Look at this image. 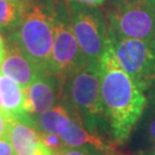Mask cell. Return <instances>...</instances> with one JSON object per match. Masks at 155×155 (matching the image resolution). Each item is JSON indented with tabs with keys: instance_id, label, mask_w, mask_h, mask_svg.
Here are the masks:
<instances>
[{
	"instance_id": "1",
	"label": "cell",
	"mask_w": 155,
	"mask_h": 155,
	"mask_svg": "<svg viewBox=\"0 0 155 155\" xmlns=\"http://www.w3.org/2000/svg\"><path fill=\"white\" fill-rule=\"evenodd\" d=\"M99 71L109 132L116 144H123L143 116L147 98L120 64L109 41L99 60Z\"/></svg>"
},
{
	"instance_id": "2",
	"label": "cell",
	"mask_w": 155,
	"mask_h": 155,
	"mask_svg": "<svg viewBox=\"0 0 155 155\" xmlns=\"http://www.w3.org/2000/svg\"><path fill=\"white\" fill-rule=\"evenodd\" d=\"M54 8L55 0H28L8 39L39 72L48 70L54 41Z\"/></svg>"
},
{
	"instance_id": "3",
	"label": "cell",
	"mask_w": 155,
	"mask_h": 155,
	"mask_svg": "<svg viewBox=\"0 0 155 155\" xmlns=\"http://www.w3.org/2000/svg\"><path fill=\"white\" fill-rule=\"evenodd\" d=\"M61 101L91 133L109 130L106 120L101 90L99 62H91L67 78L61 85Z\"/></svg>"
},
{
	"instance_id": "4",
	"label": "cell",
	"mask_w": 155,
	"mask_h": 155,
	"mask_svg": "<svg viewBox=\"0 0 155 155\" xmlns=\"http://www.w3.org/2000/svg\"><path fill=\"white\" fill-rule=\"evenodd\" d=\"M83 52L74 33L66 0H55L54 41L47 72L62 83L86 66Z\"/></svg>"
},
{
	"instance_id": "5",
	"label": "cell",
	"mask_w": 155,
	"mask_h": 155,
	"mask_svg": "<svg viewBox=\"0 0 155 155\" xmlns=\"http://www.w3.org/2000/svg\"><path fill=\"white\" fill-rule=\"evenodd\" d=\"M105 20L109 38H155V12L146 0H109Z\"/></svg>"
},
{
	"instance_id": "6",
	"label": "cell",
	"mask_w": 155,
	"mask_h": 155,
	"mask_svg": "<svg viewBox=\"0 0 155 155\" xmlns=\"http://www.w3.org/2000/svg\"><path fill=\"white\" fill-rule=\"evenodd\" d=\"M109 43L136 85L144 93L155 94V38H109Z\"/></svg>"
},
{
	"instance_id": "7",
	"label": "cell",
	"mask_w": 155,
	"mask_h": 155,
	"mask_svg": "<svg viewBox=\"0 0 155 155\" xmlns=\"http://www.w3.org/2000/svg\"><path fill=\"white\" fill-rule=\"evenodd\" d=\"M72 30L86 61L99 62L108 45L105 16L99 7L89 6L76 0H66Z\"/></svg>"
},
{
	"instance_id": "8",
	"label": "cell",
	"mask_w": 155,
	"mask_h": 155,
	"mask_svg": "<svg viewBox=\"0 0 155 155\" xmlns=\"http://www.w3.org/2000/svg\"><path fill=\"white\" fill-rule=\"evenodd\" d=\"M61 84L48 72H41L29 86L24 87V109L33 117L52 109L58 100Z\"/></svg>"
},
{
	"instance_id": "9",
	"label": "cell",
	"mask_w": 155,
	"mask_h": 155,
	"mask_svg": "<svg viewBox=\"0 0 155 155\" xmlns=\"http://www.w3.org/2000/svg\"><path fill=\"white\" fill-rule=\"evenodd\" d=\"M24 89L14 79L0 71V106L2 111L13 118L37 127L35 117L24 109Z\"/></svg>"
},
{
	"instance_id": "10",
	"label": "cell",
	"mask_w": 155,
	"mask_h": 155,
	"mask_svg": "<svg viewBox=\"0 0 155 155\" xmlns=\"http://www.w3.org/2000/svg\"><path fill=\"white\" fill-rule=\"evenodd\" d=\"M0 71L14 79L23 89L29 86L35 81V78L41 74L9 40L7 43V53L5 60L1 63Z\"/></svg>"
},
{
	"instance_id": "11",
	"label": "cell",
	"mask_w": 155,
	"mask_h": 155,
	"mask_svg": "<svg viewBox=\"0 0 155 155\" xmlns=\"http://www.w3.org/2000/svg\"><path fill=\"white\" fill-rule=\"evenodd\" d=\"M8 139L16 155H39L41 140L37 127L11 117Z\"/></svg>"
},
{
	"instance_id": "12",
	"label": "cell",
	"mask_w": 155,
	"mask_h": 155,
	"mask_svg": "<svg viewBox=\"0 0 155 155\" xmlns=\"http://www.w3.org/2000/svg\"><path fill=\"white\" fill-rule=\"evenodd\" d=\"M28 0H0V30H14L27 8Z\"/></svg>"
},
{
	"instance_id": "13",
	"label": "cell",
	"mask_w": 155,
	"mask_h": 155,
	"mask_svg": "<svg viewBox=\"0 0 155 155\" xmlns=\"http://www.w3.org/2000/svg\"><path fill=\"white\" fill-rule=\"evenodd\" d=\"M39 136H40L41 143L46 145L47 147H50V148H53V150L60 152V150H62L63 147H66V145L62 141V139L60 138V136L56 134V133L39 131Z\"/></svg>"
},
{
	"instance_id": "14",
	"label": "cell",
	"mask_w": 155,
	"mask_h": 155,
	"mask_svg": "<svg viewBox=\"0 0 155 155\" xmlns=\"http://www.w3.org/2000/svg\"><path fill=\"white\" fill-rule=\"evenodd\" d=\"M61 155H104L101 152L97 150L90 146H79V147H70L66 146L60 150Z\"/></svg>"
},
{
	"instance_id": "15",
	"label": "cell",
	"mask_w": 155,
	"mask_h": 155,
	"mask_svg": "<svg viewBox=\"0 0 155 155\" xmlns=\"http://www.w3.org/2000/svg\"><path fill=\"white\" fill-rule=\"evenodd\" d=\"M145 132H146V137L148 139V141L155 147V111L150 115L146 123Z\"/></svg>"
},
{
	"instance_id": "16",
	"label": "cell",
	"mask_w": 155,
	"mask_h": 155,
	"mask_svg": "<svg viewBox=\"0 0 155 155\" xmlns=\"http://www.w3.org/2000/svg\"><path fill=\"white\" fill-rule=\"evenodd\" d=\"M9 118L6 113L0 111V139L8 138V127H9Z\"/></svg>"
},
{
	"instance_id": "17",
	"label": "cell",
	"mask_w": 155,
	"mask_h": 155,
	"mask_svg": "<svg viewBox=\"0 0 155 155\" xmlns=\"http://www.w3.org/2000/svg\"><path fill=\"white\" fill-rule=\"evenodd\" d=\"M0 155H15L14 148L8 138L0 139Z\"/></svg>"
},
{
	"instance_id": "18",
	"label": "cell",
	"mask_w": 155,
	"mask_h": 155,
	"mask_svg": "<svg viewBox=\"0 0 155 155\" xmlns=\"http://www.w3.org/2000/svg\"><path fill=\"white\" fill-rule=\"evenodd\" d=\"M6 53H7V43H6L5 38L0 33V67H1V63L5 60Z\"/></svg>"
},
{
	"instance_id": "19",
	"label": "cell",
	"mask_w": 155,
	"mask_h": 155,
	"mask_svg": "<svg viewBox=\"0 0 155 155\" xmlns=\"http://www.w3.org/2000/svg\"><path fill=\"white\" fill-rule=\"evenodd\" d=\"M39 155H61V154H60V152L53 150V148H50V147H47L46 145H44L41 143V148H40Z\"/></svg>"
},
{
	"instance_id": "20",
	"label": "cell",
	"mask_w": 155,
	"mask_h": 155,
	"mask_svg": "<svg viewBox=\"0 0 155 155\" xmlns=\"http://www.w3.org/2000/svg\"><path fill=\"white\" fill-rule=\"evenodd\" d=\"M76 1H79L82 4H85V5H89V6L99 7V6L104 5L107 0H76Z\"/></svg>"
},
{
	"instance_id": "21",
	"label": "cell",
	"mask_w": 155,
	"mask_h": 155,
	"mask_svg": "<svg viewBox=\"0 0 155 155\" xmlns=\"http://www.w3.org/2000/svg\"><path fill=\"white\" fill-rule=\"evenodd\" d=\"M146 1H147V4L152 7V9L155 12V0H146Z\"/></svg>"
},
{
	"instance_id": "22",
	"label": "cell",
	"mask_w": 155,
	"mask_h": 155,
	"mask_svg": "<svg viewBox=\"0 0 155 155\" xmlns=\"http://www.w3.org/2000/svg\"><path fill=\"white\" fill-rule=\"evenodd\" d=\"M143 155H155V150H150V152H147V153H145Z\"/></svg>"
},
{
	"instance_id": "23",
	"label": "cell",
	"mask_w": 155,
	"mask_h": 155,
	"mask_svg": "<svg viewBox=\"0 0 155 155\" xmlns=\"http://www.w3.org/2000/svg\"><path fill=\"white\" fill-rule=\"evenodd\" d=\"M0 111H2V108H1V106H0Z\"/></svg>"
}]
</instances>
